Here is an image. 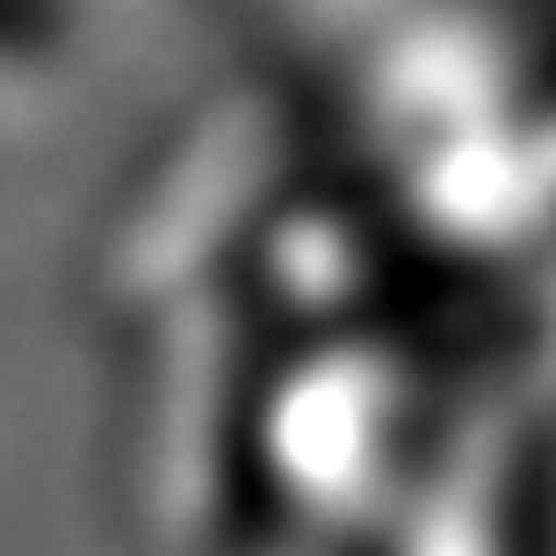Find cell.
<instances>
[{"label":"cell","instance_id":"obj_1","mask_svg":"<svg viewBox=\"0 0 556 556\" xmlns=\"http://www.w3.org/2000/svg\"><path fill=\"white\" fill-rule=\"evenodd\" d=\"M362 152L391 166L383 203L448 253L492 268L542 247V102L528 43L484 8L397 22L362 73Z\"/></svg>","mask_w":556,"mask_h":556},{"label":"cell","instance_id":"obj_2","mask_svg":"<svg viewBox=\"0 0 556 556\" xmlns=\"http://www.w3.org/2000/svg\"><path fill=\"white\" fill-rule=\"evenodd\" d=\"M94 0H0V94L65 80L87 59Z\"/></svg>","mask_w":556,"mask_h":556}]
</instances>
